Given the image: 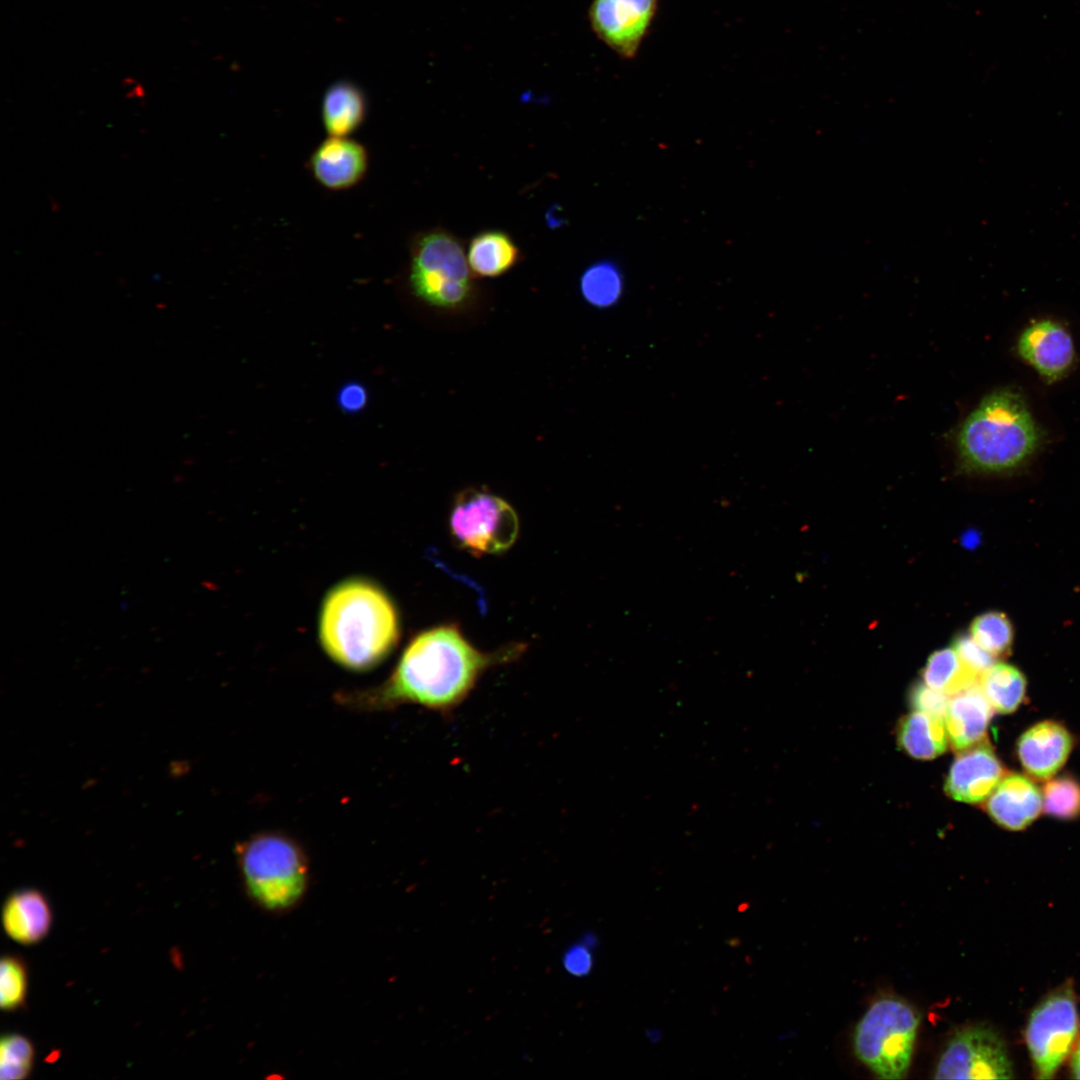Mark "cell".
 <instances>
[{
    "instance_id": "6da1fadb",
    "label": "cell",
    "mask_w": 1080,
    "mask_h": 1080,
    "mask_svg": "<svg viewBox=\"0 0 1080 1080\" xmlns=\"http://www.w3.org/2000/svg\"><path fill=\"white\" fill-rule=\"evenodd\" d=\"M518 649L482 652L455 625L435 627L410 641L382 686L356 697L376 708L414 704L449 714L470 696L486 670L513 658Z\"/></svg>"
},
{
    "instance_id": "7a4b0ae2",
    "label": "cell",
    "mask_w": 1080,
    "mask_h": 1080,
    "mask_svg": "<svg viewBox=\"0 0 1080 1080\" xmlns=\"http://www.w3.org/2000/svg\"><path fill=\"white\" fill-rule=\"evenodd\" d=\"M399 633L393 601L369 579H345L323 599L320 643L327 655L345 668L365 671L377 666L395 648Z\"/></svg>"
},
{
    "instance_id": "3957f363",
    "label": "cell",
    "mask_w": 1080,
    "mask_h": 1080,
    "mask_svg": "<svg viewBox=\"0 0 1080 1080\" xmlns=\"http://www.w3.org/2000/svg\"><path fill=\"white\" fill-rule=\"evenodd\" d=\"M1040 441V429L1022 396L999 389L985 396L963 421L956 448L964 470L1002 473L1022 466Z\"/></svg>"
},
{
    "instance_id": "277c9868",
    "label": "cell",
    "mask_w": 1080,
    "mask_h": 1080,
    "mask_svg": "<svg viewBox=\"0 0 1080 1080\" xmlns=\"http://www.w3.org/2000/svg\"><path fill=\"white\" fill-rule=\"evenodd\" d=\"M406 274L412 294L433 308L463 309L478 296L477 277L466 257V242L442 226L417 231L410 237Z\"/></svg>"
},
{
    "instance_id": "5b68a950",
    "label": "cell",
    "mask_w": 1080,
    "mask_h": 1080,
    "mask_svg": "<svg viewBox=\"0 0 1080 1080\" xmlns=\"http://www.w3.org/2000/svg\"><path fill=\"white\" fill-rule=\"evenodd\" d=\"M235 851L247 894L258 906L283 912L301 900L308 885V864L295 841L279 833H260L239 843Z\"/></svg>"
},
{
    "instance_id": "8992f818",
    "label": "cell",
    "mask_w": 1080,
    "mask_h": 1080,
    "mask_svg": "<svg viewBox=\"0 0 1080 1080\" xmlns=\"http://www.w3.org/2000/svg\"><path fill=\"white\" fill-rule=\"evenodd\" d=\"M919 1015L905 1000L884 996L875 1000L856 1024V1057L877 1078L906 1077L914 1051Z\"/></svg>"
},
{
    "instance_id": "52a82bcc",
    "label": "cell",
    "mask_w": 1080,
    "mask_h": 1080,
    "mask_svg": "<svg viewBox=\"0 0 1080 1080\" xmlns=\"http://www.w3.org/2000/svg\"><path fill=\"white\" fill-rule=\"evenodd\" d=\"M1079 1030L1077 999L1071 983L1060 986L1034 1007L1024 1036L1037 1078L1055 1076L1074 1049Z\"/></svg>"
},
{
    "instance_id": "ba28073f",
    "label": "cell",
    "mask_w": 1080,
    "mask_h": 1080,
    "mask_svg": "<svg viewBox=\"0 0 1080 1080\" xmlns=\"http://www.w3.org/2000/svg\"><path fill=\"white\" fill-rule=\"evenodd\" d=\"M450 529L456 542L476 555L509 549L519 533V519L502 498L487 491L461 492L452 507Z\"/></svg>"
},
{
    "instance_id": "9c48e42d",
    "label": "cell",
    "mask_w": 1080,
    "mask_h": 1080,
    "mask_svg": "<svg viewBox=\"0 0 1080 1080\" xmlns=\"http://www.w3.org/2000/svg\"><path fill=\"white\" fill-rule=\"evenodd\" d=\"M934 1079H1012L1014 1069L1007 1046L986 1025L956 1030L939 1055Z\"/></svg>"
},
{
    "instance_id": "30bf717a",
    "label": "cell",
    "mask_w": 1080,
    "mask_h": 1080,
    "mask_svg": "<svg viewBox=\"0 0 1080 1080\" xmlns=\"http://www.w3.org/2000/svg\"><path fill=\"white\" fill-rule=\"evenodd\" d=\"M658 0H594L593 30L619 55L633 57L655 17Z\"/></svg>"
},
{
    "instance_id": "8fae6325",
    "label": "cell",
    "mask_w": 1080,
    "mask_h": 1080,
    "mask_svg": "<svg viewBox=\"0 0 1080 1080\" xmlns=\"http://www.w3.org/2000/svg\"><path fill=\"white\" fill-rule=\"evenodd\" d=\"M367 147L352 136H326L310 153L306 168L313 180L331 192L355 188L367 176Z\"/></svg>"
},
{
    "instance_id": "7c38bea8",
    "label": "cell",
    "mask_w": 1080,
    "mask_h": 1080,
    "mask_svg": "<svg viewBox=\"0 0 1080 1080\" xmlns=\"http://www.w3.org/2000/svg\"><path fill=\"white\" fill-rule=\"evenodd\" d=\"M1004 767L987 740L958 751L944 784L952 799L978 804L984 802L1004 776Z\"/></svg>"
},
{
    "instance_id": "4fadbf2b",
    "label": "cell",
    "mask_w": 1080,
    "mask_h": 1080,
    "mask_svg": "<svg viewBox=\"0 0 1080 1080\" xmlns=\"http://www.w3.org/2000/svg\"><path fill=\"white\" fill-rule=\"evenodd\" d=\"M1017 350L1021 358L1049 382L1064 376L1075 354L1068 331L1048 319L1029 325L1018 338Z\"/></svg>"
},
{
    "instance_id": "5bb4252c",
    "label": "cell",
    "mask_w": 1080,
    "mask_h": 1080,
    "mask_svg": "<svg viewBox=\"0 0 1080 1080\" xmlns=\"http://www.w3.org/2000/svg\"><path fill=\"white\" fill-rule=\"evenodd\" d=\"M1073 738L1060 723L1046 720L1027 729L1017 741V756L1024 770L1037 780L1052 778L1065 764Z\"/></svg>"
},
{
    "instance_id": "9a60e30c",
    "label": "cell",
    "mask_w": 1080,
    "mask_h": 1080,
    "mask_svg": "<svg viewBox=\"0 0 1080 1080\" xmlns=\"http://www.w3.org/2000/svg\"><path fill=\"white\" fill-rule=\"evenodd\" d=\"M985 802V811L999 826L1019 831L1028 827L1043 809L1042 793L1028 777L1004 775Z\"/></svg>"
},
{
    "instance_id": "2e32d148",
    "label": "cell",
    "mask_w": 1080,
    "mask_h": 1080,
    "mask_svg": "<svg viewBox=\"0 0 1080 1080\" xmlns=\"http://www.w3.org/2000/svg\"><path fill=\"white\" fill-rule=\"evenodd\" d=\"M993 712L979 684L953 695L944 716L951 747L961 751L984 740Z\"/></svg>"
},
{
    "instance_id": "e0dca14e",
    "label": "cell",
    "mask_w": 1080,
    "mask_h": 1080,
    "mask_svg": "<svg viewBox=\"0 0 1080 1080\" xmlns=\"http://www.w3.org/2000/svg\"><path fill=\"white\" fill-rule=\"evenodd\" d=\"M2 922L7 935L14 941L30 945L41 941L49 932L52 913L45 896L35 889L12 893L3 906Z\"/></svg>"
},
{
    "instance_id": "ac0fdd59",
    "label": "cell",
    "mask_w": 1080,
    "mask_h": 1080,
    "mask_svg": "<svg viewBox=\"0 0 1080 1080\" xmlns=\"http://www.w3.org/2000/svg\"><path fill=\"white\" fill-rule=\"evenodd\" d=\"M523 256L512 235L498 228L480 230L466 242L468 265L480 278H496L508 273Z\"/></svg>"
},
{
    "instance_id": "d6986e66",
    "label": "cell",
    "mask_w": 1080,
    "mask_h": 1080,
    "mask_svg": "<svg viewBox=\"0 0 1080 1080\" xmlns=\"http://www.w3.org/2000/svg\"><path fill=\"white\" fill-rule=\"evenodd\" d=\"M367 112L364 92L350 81H337L323 94L320 117L326 136H353L364 124Z\"/></svg>"
},
{
    "instance_id": "ffe728a7",
    "label": "cell",
    "mask_w": 1080,
    "mask_h": 1080,
    "mask_svg": "<svg viewBox=\"0 0 1080 1080\" xmlns=\"http://www.w3.org/2000/svg\"><path fill=\"white\" fill-rule=\"evenodd\" d=\"M896 736L900 749L918 760L940 756L949 744L944 718L915 710L900 719Z\"/></svg>"
},
{
    "instance_id": "44dd1931",
    "label": "cell",
    "mask_w": 1080,
    "mask_h": 1080,
    "mask_svg": "<svg viewBox=\"0 0 1080 1080\" xmlns=\"http://www.w3.org/2000/svg\"><path fill=\"white\" fill-rule=\"evenodd\" d=\"M1026 678L1015 666L994 663L980 678L979 685L995 712L1013 713L1026 694Z\"/></svg>"
},
{
    "instance_id": "7402d4cb",
    "label": "cell",
    "mask_w": 1080,
    "mask_h": 1080,
    "mask_svg": "<svg viewBox=\"0 0 1080 1080\" xmlns=\"http://www.w3.org/2000/svg\"><path fill=\"white\" fill-rule=\"evenodd\" d=\"M579 291L592 307L606 309L614 306L624 292V276L616 262L601 259L589 264L579 278Z\"/></svg>"
},
{
    "instance_id": "603a6c76",
    "label": "cell",
    "mask_w": 1080,
    "mask_h": 1080,
    "mask_svg": "<svg viewBox=\"0 0 1080 1080\" xmlns=\"http://www.w3.org/2000/svg\"><path fill=\"white\" fill-rule=\"evenodd\" d=\"M923 682L929 687L953 696L979 684V677L963 664L953 647L933 652L922 670Z\"/></svg>"
},
{
    "instance_id": "cb8c5ba5",
    "label": "cell",
    "mask_w": 1080,
    "mask_h": 1080,
    "mask_svg": "<svg viewBox=\"0 0 1080 1080\" xmlns=\"http://www.w3.org/2000/svg\"><path fill=\"white\" fill-rule=\"evenodd\" d=\"M971 637L994 658L1005 656L1012 648L1014 629L1006 614L988 611L970 624Z\"/></svg>"
},
{
    "instance_id": "d4e9b609",
    "label": "cell",
    "mask_w": 1080,
    "mask_h": 1080,
    "mask_svg": "<svg viewBox=\"0 0 1080 1080\" xmlns=\"http://www.w3.org/2000/svg\"><path fill=\"white\" fill-rule=\"evenodd\" d=\"M1042 797L1047 815L1061 820L1080 816V783L1074 777L1064 775L1048 781Z\"/></svg>"
},
{
    "instance_id": "484cf974",
    "label": "cell",
    "mask_w": 1080,
    "mask_h": 1080,
    "mask_svg": "<svg viewBox=\"0 0 1080 1080\" xmlns=\"http://www.w3.org/2000/svg\"><path fill=\"white\" fill-rule=\"evenodd\" d=\"M32 1043L20 1034H7L0 1043V1077L2 1080L26 1078L33 1066Z\"/></svg>"
},
{
    "instance_id": "4316f807",
    "label": "cell",
    "mask_w": 1080,
    "mask_h": 1080,
    "mask_svg": "<svg viewBox=\"0 0 1080 1080\" xmlns=\"http://www.w3.org/2000/svg\"><path fill=\"white\" fill-rule=\"evenodd\" d=\"M27 993V971L24 962L7 955L0 964V1006L13 1011L21 1007Z\"/></svg>"
},
{
    "instance_id": "83f0119b",
    "label": "cell",
    "mask_w": 1080,
    "mask_h": 1080,
    "mask_svg": "<svg viewBox=\"0 0 1080 1080\" xmlns=\"http://www.w3.org/2000/svg\"><path fill=\"white\" fill-rule=\"evenodd\" d=\"M963 664L979 679L995 663L994 657L983 649L971 635H959L952 646Z\"/></svg>"
},
{
    "instance_id": "f1b7e54d",
    "label": "cell",
    "mask_w": 1080,
    "mask_h": 1080,
    "mask_svg": "<svg viewBox=\"0 0 1080 1080\" xmlns=\"http://www.w3.org/2000/svg\"><path fill=\"white\" fill-rule=\"evenodd\" d=\"M949 698L924 682L914 684L909 693V704L915 711L925 712L931 715L945 716Z\"/></svg>"
},
{
    "instance_id": "f546056e",
    "label": "cell",
    "mask_w": 1080,
    "mask_h": 1080,
    "mask_svg": "<svg viewBox=\"0 0 1080 1080\" xmlns=\"http://www.w3.org/2000/svg\"><path fill=\"white\" fill-rule=\"evenodd\" d=\"M563 963L568 973L574 976L588 975L593 967L589 945L583 942L570 947L564 955Z\"/></svg>"
},
{
    "instance_id": "4dcf8cb0",
    "label": "cell",
    "mask_w": 1080,
    "mask_h": 1080,
    "mask_svg": "<svg viewBox=\"0 0 1080 1080\" xmlns=\"http://www.w3.org/2000/svg\"><path fill=\"white\" fill-rule=\"evenodd\" d=\"M365 392L358 385H350L343 389L340 402L342 406L348 410H355L363 406L365 403Z\"/></svg>"
},
{
    "instance_id": "1f68e13d",
    "label": "cell",
    "mask_w": 1080,
    "mask_h": 1080,
    "mask_svg": "<svg viewBox=\"0 0 1080 1080\" xmlns=\"http://www.w3.org/2000/svg\"><path fill=\"white\" fill-rule=\"evenodd\" d=\"M1071 1073L1073 1078L1080 1079V1042L1073 1051Z\"/></svg>"
}]
</instances>
